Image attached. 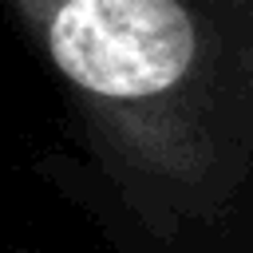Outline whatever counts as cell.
<instances>
[{
    "instance_id": "2",
    "label": "cell",
    "mask_w": 253,
    "mask_h": 253,
    "mask_svg": "<svg viewBox=\"0 0 253 253\" xmlns=\"http://www.w3.org/2000/svg\"><path fill=\"white\" fill-rule=\"evenodd\" d=\"M0 253H40V249H28V245H8V249H0Z\"/></svg>"
},
{
    "instance_id": "1",
    "label": "cell",
    "mask_w": 253,
    "mask_h": 253,
    "mask_svg": "<svg viewBox=\"0 0 253 253\" xmlns=\"http://www.w3.org/2000/svg\"><path fill=\"white\" fill-rule=\"evenodd\" d=\"M63 99L40 158L115 253H253V0H4Z\"/></svg>"
}]
</instances>
